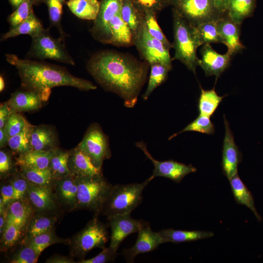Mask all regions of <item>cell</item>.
Listing matches in <instances>:
<instances>
[{
  "instance_id": "4316f807",
  "label": "cell",
  "mask_w": 263,
  "mask_h": 263,
  "mask_svg": "<svg viewBox=\"0 0 263 263\" xmlns=\"http://www.w3.org/2000/svg\"><path fill=\"white\" fill-rule=\"evenodd\" d=\"M55 150L49 151L29 150L19 154L16 159L15 164L19 167L48 169Z\"/></svg>"
},
{
  "instance_id": "836d02e7",
  "label": "cell",
  "mask_w": 263,
  "mask_h": 263,
  "mask_svg": "<svg viewBox=\"0 0 263 263\" xmlns=\"http://www.w3.org/2000/svg\"><path fill=\"white\" fill-rule=\"evenodd\" d=\"M20 172L31 184L41 187H52L54 180L49 169H39L19 167Z\"/></svg>"
},
{
  "instance_id": "9a60e30c",
  "label": "cell",
  "mask_w": 263,
  "mask_h": 263,
  "mask_svg": "<svg viewBox=\"0 0 263 263\" xmlns=\"http://www.w3.org/2000/svg\"><path fill=\"white\" fill-rule=\"evenodd\" d=\"M131 213L119 214L107 217L111 229L110 246L117 250L129 235L138 232L144 221L133 219Z\"/></svg>"
},
{
  "instance_id": "60d3db41",
  "label": "cell",
  "mask_w": 263,
  "mask_h": 263,
  "mask_svg": "<svg viewBox=\"0 0 263 263\" xmlns=\"http://www.w3.org/2000/svg\"><path fill=\"white\" fill-rule=\"evenodd\" d=\"M189 131L213 134L215 132V128L210 119V117L199 114L195 119L188 124L184 129L170 136L169 139H171L182 132Z\"/></svg>"
},
{
  "instance_id": "6125c7cd",
  "label": "cell",
  "mask_w": 263,
  "mask_h": 263,
  "mask_svg": "<svg viewBox=\"0 0 263 263\" xmlns=\"http://www.w3.org/2000/svg\"><path fill=\"white\" fill-rule=\"evenodd\" d=\"M63 1H64L65 0H62Z\"/></svg>"
},
{
  "instance_id": "7dc6e473",
  "label": "cell",
  "mask_w": 263,
  "mask_h": 263,
  "mask_svg": "<svg viewBox=\"0 0 263 263\" xmlns=\"http://www.w3.org/2000/svg\"><path fill=\"white\" fill-rule=\"evenodd\" d=\"M14 189L13 200L25 198L27 197L29 182L19 172H15L9 176Z\"/></svg>"
},
{
  "instance_id": "d6a6232c",
  "label": "cell",
  "mask_w": 263,
  "mask_h": 263,
  "mask_svg": "<svg viewBox=\"0 0 263 263\" xmlns=\"http://www.w3.org/2000/svg\"><path fill=\"white\" fill-rule=\"evenodd\" d=\"M224 97L218 95L214 88L205 90L201 87V94L198 104L199 114L211 116Z\"/></svg>"
},
{
  "instance_id": "f1b7e54d",
  "label": "cell",
  "mask_w": 263,
  "mask_h": 263,
  "mask_svg": "<svg viewBox=\"0 0 263 263\" xmlns=\"http://www.w3.org/2000/svg\"><path fill=\"white\" fill-rule=\"evenodd\" d=\"M44 29L41 22L33 11L25 20L5 33L1 37V41H4L20 35H28L32 38L38 36Z\"/></svg>"
},
{
  "instance_id": "681fc988",
  "label": "cell",
  "mask_w": 263,
  "mask_h": 263,
  "mask_svg": "<svg viewBox=\"0 0 263 263\" xmlns=\"http://www.w3.org/2000/svg\"><path fill=\"white\" fill-rule=\"evenodd\" d=\"M102 251L96 256L88 259H79L78 263H105L114 261L117 256V250L109 245L102 249Z\"/></svg>"
},
{
  "instance_id": "91938a15",
  "label": "cell",
  "mask_w": 263,
  "mask_h": 263,
  "mask_svg": "<svg viewBox=\"0 0 263 263\" xmlns=\"http://www.w3.org/2000/svg\"><path fill=\"white\" fill-rule=\"evenodd\" d=\"M4 81L3 79V77L0 76V92L2 91L4 88Z\"/></svg>"
},
{
  "instance_id": "5b68a950",
  "label": "cell",
  "mask_w": 263,
  "mask_h": 263,
  "mask_svg": "<svg viewBox=\"0 0 263 263\" xmlns=\"http://www.w3.org/2000/svg\"><path fill=\"white\" fill-rule=\"evenodd\" d=\"M77 188L76 209H86L100 214L112 185L103 174L75 176Z\"/></svg>"
},
{
  "instance_id": "277c9868",
  "label": "cell",
  "mask_w": 263,
  "mask_h": 263,
  "mask_svg": "<svg viewBox=\"0 0 263 263\" xmlns=\"http://www.w3.org/2000/svg\"><path fill=\"white\" fill-rule=\"evenodd\" d=\"M154 178L151 175L141 183L113 186L100 214L108 217L116 214L131 213L141 203L143 190Z\"/></svg>"
},
{
  "instance_id": "f35d334b",
  "label": "cell",
  "mask_w": 263,
  "mask_h": 263,
  "mask_svg": "<svg viewBox=\"0 0 263 263\" xmlns=\"http://www.w3.org/2000/svg\"><path fill=\"white\" fill-rule=\"evenodd\" d=\"M25 230L18 225L7 223L1 234L0 240V249L6 251L20 242L24 236Z\"/></svg>"
},
{
  "instance_id": "ac0fdd59",
  "label": "cell",
  "mask_w": 263,
  "mask_h": 263,
  "mask_svg": "<svg viewBox=\"0 0 263 263\" xmlns=\"http://www.w3.org/2000/svg\"><path fill=\"white\" fill-rule=\"evenodd\" d=\"M52 188L62 210L76 209L77 188L75 176L70 174L55 180Z\"/></svg>"
},
{
  "instance_id": "8992f818",
  "label": "cell",
  "mask_w": 263,
  "mask_h": 263,
  "mask_svg": "<svg viewBox=\"0 0 263 263\" xmlns=\"http://www.w3.org/2000/svg\"><path fill=\"white\" fill-rule=\"evenodd\" d=\"M109 239L105 224L95 215L85 226L72 238L70 242V255L72 258L84 259L92 249H103Z\"/></svg>"
},
{
  "instance_id": "ffe728a7",
  "label": "cell",
  "mask_w": 263,
  "mask_h": 263,
  "mask_svg": "<svg viewBox=\"0 0 263 263\" xmlns=\"http://www.w3.org/2000/svg\"><path fill=\"white\" fill-rule=\"evenodd\" d=\"M44 101L38 92L25 89L12 94L6 101L13 113H21L36 111L42 106Z\"/></svg>"
},
{
  "instance_id": "db71d44e",
  "label": "cell",
  "mask_w": 263,
  "mask_h": 263,
  "mask_svg": "<svg viewBox=\"0 0 263 263\" xmlns=\"http://www.w3.org/2000/svg\"><path fill=\"white\" fill-rule=\"evenodd\" d=\"M46 263H76L72 257H68L60 255H54L45 261Z\"/></svg>"
},
{
  "instance_id": "e575fe53",
  "label": "cell",
  "mask_w": 263,
  "mask_h": 263,
  "mask_svg": "<svg viewBox=\"0 0 263 263\" xmlns=\"http://www.w3.org/2000/svg\"><path fill=\"white\" fill-rule=\"evenodd\" d=\"M121 15L130 28L134 37L140 27L143 15L135 8L132 0H122Z\"/></svg>"
},
{
  "instance_id": "11a10c76",
  "label": "cell",
  "mask_w": 263,
  "mask_h": 263,
  "mask_svg": "<svg viewBox=\"0 0 263 263\" xmlns=\"http://www.w3.org/2000/svg\"><path fill=\"white\" fill-rule=\"evenodd\" d=\"M217 9L221 13L227 12L229 0H213Z\"/></svg>"
},
{
  "instance_id": "ba28073f",
  "label": "cell",
  "mask_w": 263,
  "mask_h": 263,
  "mask_svg": "<svg viewBox=\"0 0 263 263\" xmlns=\"http://www.w3.org/2000/svg\"><path fill=\"white\" fill-rule=\"evenodd\" d=\"M133 42L141 57L150 65L159 63L171 70L172 59L169 50L162 42L150 35L144 17L140 28L133 37Z\"/></svg>"
},
{
  "instance_id": "b9f144b4",
  "label": "cell",
  "mask_w": 263,
  "mask_h": 263,
  "mask_svg": "<svg viewBox=\"0 0 263 263\" xmlns=\"http://www.w3.org/2000/svg\"><path fill=\"white\" fill-rule=\"evenodd\" d=\"M47 7L51 26L58 30L60 38L64 41L65 35L61 24L62 14L63 1L62 0H43Z\"/></svg>"
},
{
  "instance_id": "e0dca14e",
  "label": "cell",
  "mask_w": 263,
  "mask_h": 263,
  "mask_svg": "<svg viewBox=\"0 0 263 263\" xmlns=\"http://www.w3.org/2000/svg\"><path fill=\"white\" fill-rule=\"evenodd\" d=\"M201 54L202 57L198 58L197 65L202 68L207 76L215 75L216 80L228 67L232 56L228 52L225 54L218 53L210 44L204 45Z\"/></svg>"
},
{
  "instance_id": "8d00e7d4",
  "label": "cell",
  "mask_w": 263,
  "mask_h": 263,
  "mask_svg": "<svg viewBox=\"0 0 263 263\" xmlns=\"http://www.w3.org/2000/svg\"><path fill=\"white\" fill-rule=\"evenodd\" d=\"M150 66V73L147 89L142 95L147 100L152 92L167 79L168 73L170 71L165 66L159 63H153Z\"/></svg>"
},
{
  "instance_id": "1f68e13d",
  "label": "cell",
  "mask_w": 263,
  "mask_h": 263,
  "mask_svg": "<svg viewBox=\"0 0 263 263\" xmlns=\"http://www.w3.org/2000/svg\"><path fill=\"white\" fill-rule=\"evenodd\" d=\"M69 151L56 148L49 166L52 177L55 180L71 174L68 168Z\"/></svg>"
},
{
  "instance_id": "d4e9b609",
  "label": "cell",
  "mask_w": 263,
  "mask_h": 263,
  "mask_svg": "<svg viewBox=\"0 0 263 263\" xmlns=\"http://www.w3.org/2000/svg\"><path fill=\"white\" fill-rule=\"evenodd\" d=\"M163 243H179L195 241L213 237L211 231L201 230H182L172 228L164 229L158 232Z\"/></svg>"
},
{
  "instance_id": "4fadbf2b",
  "label": "cell",
  "mask_w": 263,
  "mask_h": 263,
  "mask_svg": "<svg viewBox=\"0 0 263 263\" xmlns=\"http://www.w3.org/2000/svg\"><path fill=\"white\" fill-rule=\"evenodd\" d=\"M27 197L35 214L57 217L62 210L56 200L52 187L38 186L29 182Z\"/></svg>"
},
{
  "instance_id": "7bdbcfd3",
  "label": "cell",
  "mask_w": 263,
  "mask_h": 263,
  "mask_svg": "<svg viewBox=\"0 0 263 263\" xmlns=\"http://www.w3.org/2000/svg\"><path fill=\"white\" fill-rule=\"evenodd\" d=\"M156 15L153 12H147L143 15L147 30L151 36L162 42L169 50L173 47V44L167 39L159 26Z\"/></svg>"
},
{
  "instance_id": "603a6c76",
  "label": "cell",
  "mask_w": 263,
  "mask_h": 263,
  "mask_svg": "<svg viewBox=\"0 0 263 263\" xmlns=\"http://www.w3.org/2000/svg\"><path fill=\"white\" fill-rule=\"evenodd\" d=\"M6 224H15L25 231L29 222L35 214V211L26 197L11 202L6 207Z\"/></svg>"
},
{
  "instance_id": "816d5d0a",
  "label": "cell",
  "mask_w": 263,
  "mask_h": 263,
  "mask_svg": "<svg viewBox=\"0 0 263 263\" xmlns=\"http://www.w3.org/2000/svg\"><path fill=\"white\" fill-rule=\"evenodd\" d=\"M14 189L11 182L8 179L1 184L0 197L3 204L6 208L13 200Z\"/></svg>"
},
{
  "instance_id": "ee69618b",
  "label": "cell",
  "mask_w": 263,
  "mask_h": 263,
  "mask_svg": "<svg viewBox=\"0 0 263 263\" xmlns=\"http://www.w3.org/2000/svg\"><path fill=\"white\" fill-rule=\"evenodd\" d=\"M33 0H24L8 17V20L14 28L25 20L33 12Z\"/></svg>"
},
{
  "instance_id": "9f6ffc18",
  "label": "cell",
  "mask_w": 263,
  "mask_h": 263,
  "mask_svg": "<svg viewBox=\"0 0 263 263\" xmlns=\"http://www.w3.org/2000/svg\"><path fill=\"white\" fill-rule=\"evenodd\" d=\"M10 137L3 128L0 129V147L2 148L8 145Z\"/></svg>"
},
{
  "instance_id": "52a82bcc",
  "label": "cell",
  "mask_w": 263,
  "mask_h": 263,
  "mask_svg": "<svg viewBox=\"0 0 263 263\" xmlns=\"http://www.w3.org/2000/svg\"><path fill=\"white\" fill-rule=\"evenodd\" d=\"M64 41L61 38H53L49 30L45 29L38 36L32 38L27 57L39 60L49 59L75 66V62L67 51Z\"/></svg>"
},
{
  "instance_id": "f6af8a7d",
  "label": "cell",
  "mask_w": 263,
  "mask_h": 263,
  "mask_svg": "<svg viewBox=\"0 0 263 263\" xmlns=\"http://www.w3.org/2000/svg\"><path fill=\"white\" fill-rule=\"evenodd\" d=\"M135 8L142 15L147 12L157 14L169 6L168 0H132Z\"/></svg>"
},
{
  "instance_id": "30bf717a",
  "label": "cell",
  "mask_w": 263,
  "mask_h": 263,
  "mask_svg": "<svg viewBox=\"0 0 263 263\" xmlns=\"http://www.w3.org/2000/svg\"><path fill=\"white\" fill-rule=\"evenodd\" d=\"M174 8L194 27L217 20L226 13L219 11L213 0H184Z\"/></svg>"
},
{
  "instance_id": "94428289",
  "label": "cell",
  "mask_w": 263,
  "mask_h": 263,
  "mask_svg": "<svg viewBox=\"0 0 263 263\" xmlns=\"http://www.w3.org/2000/svg\"><path fill=\"white\" fill-rule=\"evenodd\" d=\"M34 0L35 4H38L40 3L41 2L43 1V0Z\"/></svg>"
},
{
  "instance_id": "3957f363",
  "label": "cell",
  "mask_w": 263,
  "mask_h": 263,
  "mask_svg": "<svg viewBox=\"0 0 263 263\" xmlns=\"http://www.w3.org/2000/svg\"><path fill=\"white\" fill-rule=\"evenodd\" d=\"M175 54L172 60H178L187 68L196 73L198 58L197 48L201 46L195 27L191 25L174 7L172 8Z\"/></svg>"
},
{
  "instance_id": "680465c9",
  "label": "cell",
  "mask_w": 263,
  "mask_h": 263,
  "mask_svg": "<svg viewBox=\"0 0 263 263\" xmlns=\"http://www.w3.org/2000/svg\"><path fill=\"white\" fill-rule=\"evenodd\" d=\"M169 6L174 7L184 0H168Z\"/></svg>"
},
{
  "instance_id": "6f0895ef",
  "label": "cell",
  "mask_w": 263,
  "mask_h": 263,
  "mask_svg": "<svg viewBox=\"0 0 263 263\" xmlns=\"http://www.w3.org/2000/svg\"><path fill=\"white\" fill-rule=\"evenodd\" d=\"M24 0H9L11 5L17 8Z\"/></svg>"
},
{
  "instance_id": "ab89813d",
  "label": "cell",
  "mask_w": 263,
  "mask_h": 263,
  "mask_svg": "<svg viewBox=\"0 0 263 263\" xmlns=\"http://www.w3.org/2000/svg\"><path fill=\"white\" fill-rule=\"evenodd\" d=\"M33 125L29 122L19 133L10 138L8 146L19 155L31 150L30 139Z\"/></svg>"
},
{
  "instance_id": "2e32d148",
  "label": "cell",
  "mask_w": 263,
  "mask_h": 263,
  "mask_svg": "<svg viewBox=\"0 0 263 263\" xmlns=\"http://www.w3.org/2000/svg\"><path fill=\"white\" fill-rule=\"evenodd\" d=\"M225 135L224 139L221 166L224 175L230 180L238 173V166L242 160V154L235 144L229 124L224 116Z\"/></svg>"
},
{
  "instance_id": "f546056e",
  "label": "cell",
  "mask_w": 263,
  "mask_h": 263,
  "mask_svg": "<svg viewBox=\"0 0 263 263\" xmlns=\"http://www.w3.org/2000/svg\"><path fill=\"white\" fill-rule=\"evenodd\" d=\"M67 4L70 11L77 18L94 20L99 12L100 1L98 0H69Z\"/></svg>"
},
{
  "instance_id": "bcb514c9",
  "label": "cell",
  "mask_w": 263,
  "mask_h": 263,
  "mask_svg": "<svg viewBox=\"0 0 263 263\" xmlns=\"http://www.w3.org/2000/svg\"><path fill=\"white\" fill-rule=\"evenodd\" d=\"M40 256L28 244H21V247L12 256L11 263H35Z\"/></svg>"
},
{
  "instance_id": "7a4b0ae2",
  "label": "cell",
  "mask_w": 263,
  "mask_h": 263,
  "mask_svg": "<svg viewBox=\"0 0 263 263\" xmlns=\"http://www.w3.org/2000/svg\"><path fill=\"white\" fill-rule=\"evenodd\" d=\"M6 61L18 71L22 87L38 93L46 101L52 88L69 86L81 91L95 90L96 86L89 80L71 74L66 68L47 62L21 59L12 54H5Z\"/></svg>"
},
{
  "instance_id": "f907efd6",
  "label": "cell",
  "mask_w": 263,
  "mask_h": 263,
  "mask_svg": "<svg viewBox=\"0 0 263 263\" xmlns=\"http://www.w3.org/2000/svg\"><path fill=\"white\" fill-rule=\"evenodd\" d=\"M13 160L10 154L7 151L0 150V178H7L15 173Z\"/></svg>"
},
{
  "instance_id": "44dd1931",
  "label": "cell",
  "mask_w": 263,
  "mask_h": 263,
  "mask_svg": "<svg viewBox=\"0 0 263 263\" xmlns=\"http://www.w3.org/2000/svg\"><path fill=\"white\" fill-rule=\"evenodd\" d=\"M58 138L54 129L48 125L33 126L30 139L31 150H52L57 148Z\"/></svg>"
},
{
  "instance_id": "c3c4849f",
  "label": "cell",
  "mask_w": 263,
  "mask_h": 263,
  "mask_svg": "<svg viewBox=\"0 0 263 263\" xmlns=\"http://www.w3.org/2000/svg\"><path fill=\"white\" fill-rule=\"evenodd\" d=\"M28 123L19 113H13L3 128L10 138L23 131Z\"/></svg>"
},
{
  "instance_id": "484cf974",
  "label": "cell",
  "mask_w": 263,
  "mask_h": 263,
  "mask_svg": "<svg viewBox=\"0 0 263 263\" xmlns=\"http://www.w3.org/2000/svg\"><path fill=\"white\" fill-rule=\"evenodd\" d=\"M57 218L56 216L34 214L27 225L20 244H25L34 237L54 229Z\"/></svg>"
},
{
  "instance_id": "f5cc1de1",
  "label": "cell",
  "mask_w": 263,
  "mask_h": 263,
  "mask_svg": "<svg viewBox=\"0 0 263 263\" xmlns=\"http://www.w3.org/2000/svg\"><path fill=\"white\" fill-rule=\"evenodd\" d=\"M12 113L11 109L6 102L1 104L0 106V129L4 127Z\"/></svg>"
},
{
  "instance_id": "83f0119b",
  "label": "cell",
  "mask_w": 263,
  "mask_h": 263,
  "mask_svg": "<svg viewBox=\"0 0 263 263\" xmlns=\"http://www.w3.org/2000/svg\"><path fill=\"white\" fill-rule=\"evenodd\" d=\"M229 181L232 192L236 203L244 205L249 208L257 219L261 221L262 218L256 208L253 197L239 176L238 174L237 173Z\"/></svg>"
},
{
  "instance_id": "d6986e66",
  "label": "cell",
  "mask_w": 263,
  "mask_h": 263,
  "mask_svg": "<svg viewBox=\"0 0 263 263\" xmlns=\"http://www.w3.org/2000/svg\"><path fill=\"white\" fill-rule=\"evenodd\" d=\"M217 27L221 43L227 46L232 56L245 48L240 40L241 24L232 20L227 12L218 19Z\"/></svg>"
},
{
  "instance_id": "9c48e42d",
  "label": "cell",
  "mask_w": 263,
  "mask_h": 263,
  "mask_svg": "<svg viewBox=\"0 0 263 263\" xmlns=\"http://www.w3.org/2000/svg\"><path fill=\"white\" fill-rule=\"evenodd\" d=\"M77 146L99 169H101L103 161L111 155L107 137L97 124L91 125L89 127Z\"/></svg>"
},
{
  "instance_id": "6da1fadb",
  "label": "cell",
  "mask_w": 263,
  "mask_h": 263,
  "mask_svg": "<svg viewBox=\"0 0 263 263\" xmlns=\"http://www.w3.org/2000/svg\"><path fill=\"white\" fill-rule=\"evenodd\" d=\"M149 65L127 54L103 50L90 57L86 68L105 90L118 94L127 107L132 108L146 82Z\"/></svg>"
},
{
  "instance_id": "74e56055",
  "label": "cell",
  "mask_w": 263,
  "mask_h": 263,
  "mask_svg": "<svg viewBox=\"0 0 263 263\" xmlns=\"http://www.w3.org/2000/svg\"><path fill=\"white\" fill-rule=\"evenodd\" d=\"M217 20L206 22L195 27L201 45L221 43L218 30Z\"/></svg>"
},
{
  "instance_id": "d590c367",
  "label": "cell",
  "mask_w": 263,
  "mask_h": 263,
  "mask_svg": "<svg viewBox=\"0 0 263 263\" xmlns=\"http://www.w3.org/2000/svg\"><path fill=\"white\" fill-rule=\"evenodd\" d=\"M70 240L61 238L56 234L55 229L34 237L25 244H29L40 255L47 247L56 244H69Z\"/></svg>"
},
{
  "instance_id": "cb8c5ba5",
  "label": "cell",
  "mask_w": 263,
  "mask_h": 263,
  "mask_svg": "<svg viewBox=\"0 0 263 263\" xmlns=\"http://www.w3.org/2000/svg\"><path fill=\"white\" fill-rule=\"evenodd\" d=\"M109 27L112 35L110 44L117 47H129L134 45L132 32L123 20L121 12L111 19Z\"/></svg>"
},
{
  "instance_id": "8fae6325",
  "label": "cell",
  "mask_w": 263,
  "mask_h": 263,
  "mask_svg": "<svg viewBox=\"0 0 263 263\" xmlns=\"http://www.w3.org/2000/svg\"><path fill=\"white\" fill-rule=\"evenodd\" d=\"M122 0H101L98 14L91 29L92 37L96 40L110 44L112 35L109 22L121 12Z\"/></svg>"
},
{
  "instance_id": "4dcf8cb0",
  "label": "cell",
  "mask_w": 263,
  "mask_h": 263,
  "mask_svg": "<svg viewBox=\"0 0 263 263\" xmlns=\"http://www.w3.org/2000/svg\"><path fill=\"white\" fill-rule=\"evenodd\" d=\"M256 0H229L227 14L236 23L241 24L244 19L252 16Z\"/></svg>"
},
{
  "instance_id": "5bb4252c",
  "label": "cell",
  "mask_w": 263,
  "mask_h": 263,
  "mask_svg": "<svg viewBox=\"0 0 263 263\" xmlns=\"http://www.w3.org/2000/svg\"><path fill=\"white\" fill-rule=\"evenodd\" d=\"M163 243V239L158 232L153 231L149 223L144 221L138 231L134 244L123 250L122 254L128 263H133L137 255L154 250Z\"/></svg>"
},
{
  "instance_id": "7402d4cb",
  "label": "cell",
  "mask_w": 263,
  "mask_h": 263,
  "mask_svg": "<svg viewBox=\"0 0 263 263\" xmlns=\"http://www.w3.org/2000/svg\"><path fill=\"white\" fill-rule=\"evenodd\" d=\"M69 169L74 176H94L102 174L101 169L96 168L90 157L78 146L69 151Z\"/></svg>"
},
{
  "instance_id": "7c38bea8",
  "label": "cell",
  "mask_w": 263,
  "mask_h": 263,
  "mask_svg": "<svg viewBox=\"0 0 263 263\" xmlns=\"http://www.w3.org/2000/svg\"><path fill=\"white\" fill-rule=\"evenodd\" d=\"M135 145L152 162L154 166L152 175L154 177H163L179 183L187 175L197 171L196 168L191 164L186 165L172 160L164 161L156 160L149 152L144 142H137Z\"/></svg>"
}]
</instances>
